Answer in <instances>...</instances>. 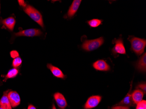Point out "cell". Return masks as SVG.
<instances>
[{
	"mask_svg": "<svg viewBox=\"0 0 146 109\" xmlns=\"http://www.w3.org/2000/svg\"><path fill=\"white\" fill-rule=\"evenodd\" d=\"M137 88L140 89L141 91L143 92V93H146V83H141L138 84L137 86Z\"/></svg>",
	"mask_w": 146,
	"mask_h": 109,
	"instance_id": "obj_21",
	"label": "cell"
},
{
	"mask_svg": "<svg viewBox=\"0 0 146 109\" xmlns=\"http://www.w3.org/2000/svg\"><path fill=\"white\" fill-rule=\"evenodd\" d=\"M24 11L33 20L41 26L42 28H44L43 19L40 12L30 5H28L24 8Z\"/></svg>",
	"mask_w": 146,
	"mask_h": 109,
	"instance_id": "obj_2",
	"label": "cell"
},
{
	"mask_svg": "<svg viewBox=\"0 0 146 109\" xmlns=\"http://www.w3.org/2000/svg\"><path fill=\"white\" fill-rule=\"evenodd\" d=\"M19 32L15 33L14 34L15 36H26L34 37L41 36L42 32L40 29L36 28H31V29L23 30L22 28H19Z\"/></svg>",
	"mask_w": 146,
	"mask_h": 109,
	"instance_id": "obj_4",
	"label": "cell"
},
{
	"mask_svg": "<svg viewBox=\"0 0 146 109\" xmlns=\"http://www.w3.org/2000/svg\"><path fill=\"white\" fill-rule=\"evenodd\" d=\"M10 55L11 57L13 58H15L19 56V53L16 51H12L11 52Z\"/></svg>",
	"mask_w": 146,
	"mask_h": 109,
	"instance_id": "obj_23",
	"label": "cell"
},
{
	"mask_svg": "<svg viewBox=\"0 0 146 109\" xmlns=\"http://www.w3.org/2000/svg\"><path fill=\"white\" fill-rule=\"evenodd\" d=\"M103 20L98 19H93L90 21H88L87 23L92 28H96L102 24Z\"/></svg>",
	"mask_w": 146,
	"mask_h": 109,
	"instance_id": "obj_18",
	"label": "cell"
},
{
	"mask_svg": "<svg viewBox=\"0 0 146 109\" xmlns=\"http://www.w3.org/2000/svg\"><path fill=\"white\" fill-rule=\"evenodd\" d=\"M112 42L115 44L114 47L111 50L113 55L115 56L117 54H126L123 42L121 37L118 39H115Z\"/></svg>",
	"mask_w": 146,
	"mask_h": 109,
	"instance_id": "obj_5",
	"label": "cell"
},
{
	"mask_svg": "<svg viewBox=\"0 0 146 109\" xmlns=\"http://www.w3.org/2000/svg\"><path fill=\"white\" fill-rule=\"evenodd\" d=\"M128 39L131 43V50L138 55H141L143 53L146 46V40L145 39L130 36Z\"/></svg>",
	"mask_w": 146,
	"mask_h": 109,
	"instance_id": "obj_1",
	"label": "cell"
},
{
	"mask_svg": "<svg viewBox=\"0 0 146 109\" xmlns=\"http://www.w3.org/2000/svg\"><path fill=\"white\" fill-rule=\"evenodd\" d=\"M0 11H1V5H0ZM0 14H1V12H0Z\"/></svg>",
	"mask_w": 146,
	"mask_h": 109,
	"instance_id": "obj_28",
	"label": "cell"
},
{
	"mask_svg": "<svg viewBox=\"0 0 146 109\" xmlns=\"http://www.w3.org/2000/svg\"><path fill=\"white\" fill-rule=\"evenodd\" d=\"M18 1V2H19V5L23 7V8H25L27 6L26 3L24 1H23V0H21V1L19 0Z\"/></svg>",
	"mask_w": 146,
	"mask_h": 109,
	"instance_id": "obj_24",
	"label": "cell"
},
{
	"mask_svg": "<svg viewBox=\"0 0 146 109\" xmlns=\"http://www.w3.org/2000/svg\"><path fill=\"white\" fill-rule=\"evenodd\" d=\"M15 22H16V21H15V19L12 17L7 18L3 20L1 22V23L5 26H6L8 29L11 31H13V29L14 28Z\"/></svg>",
	"mask_w": 146,
	"mask_h": 109,
	"instance_id": "obj_16",
	"label": "cell"
},
{
	"mask_svg": "<svg viewBox=\"0 0 146 109\" xmlns=\"http://www.w3.org/2000/svg\"><path fill=\"white\" fill-rule=\"evenodd\" d=\"M111 109H130V107L123 106H114Z\"/></svg>",
	"mask_w": 146,
	"mask_h": 109,
	"instance_id": "obj_22",
	"label": "cell"
},
{
	"mask_svg": "<svg viewBox=\"0 0 146 109\" xmlns=\"http://www.w3.org/2000/svg\"><path fill=\"white\" fill-rule=\"evenodd\" d=\"M19 70L17 68H13L8 72V73L5 76V79H12L15 77L19 74Z\"/></svg>",
	"mask_w": 146,
	"mask_h": 109,
	"instance_id": "obj_17",
	"label": "cell"
},
{
	"mask_svg": "<svg viewBox=\"0 0 146 109\" xmlns=\"http://www.w3.org/2000/svg\"><path fill=\"white\" fill-rule=\"evenodd\" d=\"M132 81L130 84V88L127 94L126 95L124 98L118 104L115 106H133L135 105L133 103L132 98Z\"/></svg>",
	"mask_w": 146,
	"mask_h": 109,
	"instance_id": "obj_7",
	"label": "cell"
},
{
	"mask_svg": "<svg viewBox=\"0 0 146 109\" xmlns=\"http://www.w3.org/2000/svg\"><path fill=\"white\" fill-rule=\"evenodd\" d=\"M22 63V59L20 57L15 58L12 62V66L14 68H17L21 66Z\"/></svg>",
	"mask_w": 146,
	"mask_h": 109,
	"instance_id": "obj_19",
	"label": "cell"
},
{
	"mask_svg": "<svg viewBox=\"0 0 146 109\" xmlns=\"http://www.w3.org/2000/svg\"><path fill=\"white\" fill-rule=\"evenodd\" d=\"M27 109H36V107L32 104H30L28 106Z\"/></svg>",
	"mask_w": 146,
	"mask_h": 109,
	"instance_id": "obj_25",
	"label": "cell"
},
{
	"mask_svg": "<svg viewBox=\"0 0 146 109\" xmlns=\"http://www.w3.org/2000/svg\"><path fill=\"white\" fill-rule=\"evenodd\" d=\"M0 109H6L5 107L3 106H0Z\"/></svg>",
	"mask_w": 146,
	"mask_h": 109,
	"instance_id": "obj_27",
	"label": "cell"
},
{
	"mask_svg": "<svg viewBox=\"0 0 146 109\" xmlns=\"http://www.w3.org/2000/svg\"><path fill=\"white\" fill-rule=\"evenodd\" d=\"M81 0H74L70 7L67 15H66V18H71L75 15L76 12L78 11L79 7L80 5L82 2Z\"/></svg>",
	"mask_w": 146,
	"mask_h": 109,
	"instance_id": "obj_10",
	"label": "cell"
},
{
	"mask_svg": "<svg viewBox=\"0 0 146 109\" xmlns=\"http://www.w3.org/2000/svg\"><path fill=\"white\" fill-rule=\"evenodd\" d=\"M102 96L99 95L93 96L88 99L84 106V109H92L96 107L102 100Z\"/></svg>",
	"mask_w": 146,
	"mask_h": 109,
	"instance_id": "obj_6",
	"label": "cell"
},
{
	"mask_svg": "<svg viewBox=\"0 0 146 109\" xmlns=\"http://www.w3.org/2000/svg\"><path fill=\"white\" fill-rule=\"evenodd\" d=\"M52 109H56V107L55 105L54 104H52Z\"/></svg>",
	"mask_w": 146,
	"mask_h": 109,
	"instance_id": "obj_26",
	"label": "cell"
},
{
	"mask_svg": "<svg viewBox=\"0 0 146 109\" xmlns=\"http://www.w3.org/2000/svg\"><path fill=\"white\" fill-rule=\"evenodd\" d=\"M144 93L140 90H136L132 93V98L134 104H137L143 100Z\"/></svg>",
	"mask_w": 146,
	"mask_h": 109,
	"instance_id": "obj_15",
	"label": "cell"
},
{
	"mask_svg": "<svg viewBox=\"0 0 146 109\" xmlns=\"http://www.w3.org/2000/svg\"><path fill=\"white\" fill-rule=\"evenodd\" d=\"M136 68L139 71L145 72L146 71V54L144 53L136 63Z\"/></svg>",
	"mask_w": 146,
	"mask_h": 109,
	"instance_id": "obj_13",
	"label": "cell"
},
{
	"mask_svg": "<svg viewBox=\"0 0 146 109\" xmlns=\"http://www.w3.org/2000/svg\"><path fill=\"white\" fill-rule=\"evenodd\" d=\"M136 109H146V100H142L137 104Z\"/></svg>",
	"mask_w": 146,
	"mask_h": 109,
	"instance_id": "obj_20",
	"label": "cell"
},
{
	"mask_svg": "<svg viewBox=\"0 0 146 109\" xmlns=\"http://www.w3.org/2000/svg\"><path fill=\"white\" fill-rule=\"evenodd\" d=\"M9 92V91H7L4 92L3 96L0 100V106H3L6 109H12V106L8 96Z\"/></svg>",
	"mask_w": 146,
	"mask_h": 109,
	"instance_id": "obj_14",
	"label": "cell"
},
{
	"mask_svg": "<svg viewBox=\"0 0 146 109\" xmlns=\"http://www.w3.org/2000/svg\"><path fill=\"white\" fill-rule=\"evenodd\" d=\"M104 42V39L102 37L93 40H86L83 43L82 48L86 51H92L98 49Z\"/></svg>",
	"mask_w": 146,
	"mask_h": 109,
	"instance_id": "obj_3",
	"label": "cell"
},
{
	"mask_svg": "<svg viewBox=\"0 0 146 109\" xmlns=\"http://www.w3.org/2000/svg\"><path fill=\"white\" fill-rule=\"evenodd\" d=\"M93 66L96 70L101 71H109L110 67L108 63L103 60H98L93 64Z\"/></svg>",
	"mask_w": 146,
	"mask_h": 109,
	"instance_id": "obj_11",
	"label": "cell"
},
{
	"mask_svg": "<svg viewBox=\"0 0 146 109\" xmlns=\"http://www.w3.org/2000/svg\"><path fill=\"white\" fill-rule=\"evenodd\" d=\"M47 67L49 69H50L52 74L54 75V76L56 77L62 79H64L66 77V76L63 73L60 69L52 65L51 64H48L47 65Z\"/></svg>",
	"mask_w": 146,
	"mask_h": 109,
	"instance_id": "obj_12",
	"label": "cell"
},
{
	"mask_svg": "<svg viewBox=\"0 0 146 109\" xmlns=\"http://www.w3.org/2000/svg\"><path fill=\"white\" fill-rule=\"evenodd\" d=\"M8 96L12 107L15 108L19 105L21 103V98L17 92L15 91L9 92Z\"/></svg>",
	"mask_w": 146,
	"mask_h": 109,
	"instance_id": "obj_8",
	"label": "cell"
},
{
	"mask_svg": "<svg viewBox=\"0 0 146 109\" xmlns=\"http://www.w3.org/2000/svg\"><path fill=\"white\" fill-rule=\"evenodd\" d=\"M54 97L58 107L61 109H64L68 106V104L65 98L64 95L60 92H56L54 94Z\"/></svg>",
	"mask_w": 146,
	"mask_h": 109,
	"instance_id": "obj_9",
	"label": "cell"
}]
</instances>
